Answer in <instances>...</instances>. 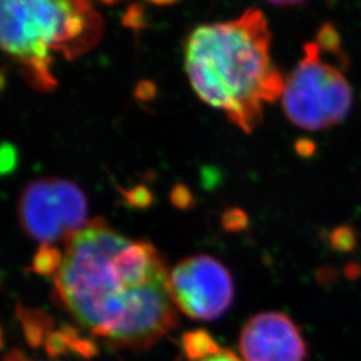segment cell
Wrapping results in <instances>:
<instances>
[{"label": "cell", "instance_id": "obj_1", "mask_svg": "<svg viewBox=\"0 0 361 361\" xmlns=\"http://www.w3.org/2000/svg\"><path fill=\"white\" fill-rule=\"evenodd\" d=\"M166 261L147 241H134L101 217L66 245L54 288L65 310L114 348L146 350L178 325Z\"/></svg>", "mask_w": 361, "mask_h": 361}, {"label": "cell", "instance_id": "obj_2", "mask_svg": "<svg viewBox=\"0 0 361 361\" xmlns=\"http://www.w3.org/2000/svg\"><path fill=\"white\" fill-rule=\"evenodd\" d=\"M185 70L197 97L246 134L259 126L265 104L283 97L286 80L271 58L268 19L257 8L197 27L186 40Z\"/></svg>", "mask_w": 361, "mask_h": 361}, {"label": "cell", "instance_id": "obj_3", "mask_svg": "<svg viewBox=\"0 0 361 361\" xmlns=\"http://www.w3.org/2000/svg\"><path fill=\"white\" fill-rule=\"evenodd\" d=\"M102 37V18L87 1H0V49L23 67L28 83L51 91L52 51L73 61Z\"/></svg>", "mask_w": 361, "mask_h": 361}, {"label": "cell", "instance_id": "obj_4", "mask_svg": "<svg viewBox=\"0 0 361 361\" xmlns=\"http://www.w3.org/2000/svg\"><path fill=\"white\" fill-rule=\"evenodd\" d=\"M286 118L298 128L319 131L343 122L352 109L348 79L322 61L316 42L304 46V56L285 80L281 97Z\"/></svg>", "mask_w": 361, "mask_h": 361}, {"label": "cell", "instance_id": "obj_5", "mask_svg": "<svg viewBox=\"0 0 361 361\" xmlns=\"http://www.w3.org/2000/svg\"><path fill=\"white\" fill-rule=\"evenodd\" d=\"M19 219L40 244L70 240L87 225V200L71 180L42 178L28 183L19 200Z\"/></svg>", "mask_w": 361, "mask_h": 361}, {"label": "cell", "instance_id": "obj_6", "mask_svg": "<svg viewBox=\"0 0 361 361\" xmlns=\"http://www.w3.org/2000/svg\"><path fill=\"white\" fill-rule=\"evenodd\" d=\"M169 293L176 308L188 317L212 322L232 305V274L209 255L183 258L169 274Z\"/></svg>", "mask_w": 361, "mask_h": 361}, {"label": "cell", "instance_id": "obj_7", "mask_svg": "<svg viewBox=\"0 0 361 361\" xmlns=\"http://www.w3.org/2000/svg\"><path fill=\"white\" fill-rule=\"evenodd\" d=\"M244 361H305L308 349L295 322L281 312L255 314L241 331Z\"/></svg>", "mask_w": 361, "mask_h": 361}, {"label": "cell", "instance_id": "obj_8", "mask_svg": "<svg viewBox=\"0 0 361 361\" xmlns=\"http://www.w3.org/2000/svg\"><path fill=\"white\" fill-rule=\"evenodd\" d=\"M16 316L23 328V335L31 348H39L52 332L51 317L43 310L16 307Z\"/></svg>", "mask_w": 361, "mask_h": 361}, {"label": "cell", "instance_id": "obj_9", "mask_svg": "<svg viewBox=\"0 0 361 361\" xmlns=\"http://www.w3.org/2000/svg\"><path fill=\"white\" fill-rule=\"evenodd\" d=\"M182 348L185 350L188 359L192 361L205 360L222 350L217 341L204 329H197L183 334Z\"/></svg>", "mask_w": 361, "mask_h": 361}, {"label": "cell", "instance_id": "obj_10", "mask_svg": "<svg viewBox=\"0 0 361 361\" xmlns=\"http://www.w3.org/2000/svg\"><path fill=\"white\" fill-rule=\"evenodd\" d=\"M65 256L62 252L51 244H42L35 256L32 258L31 271H35L39 276H56L63 264Z\"/></svg>", "mask_w": 361, "mask_h": 361}, {"label": "cell", "instance_id": "obj_11", "mask_svg": "<svg viewBox=\"0 0 361 361\" xmlns=\"http://www.w3.org/2000/svg\"><path fill=\"white\" fill-rule=\"evenodd\" d=\"M316 44L319 46L320 51L336 55L340 59L343 68L347 67L348 61H347L345 54L341 50L340 32L337 31V28L332 23H329V22L324 23L323 26L319 28L317 35H316Z\"/></svg>", "mask_w": 361, "mask_h": 361}, {"label": "cell", "instance_id": "obj_12", "mask_svg": "<svg viewBox=\"0 0 361 361\" xmlns=\"http://www.w3.org/2000/svg\"><path fill=\"white\" fill-rule=\"evenodd\" d=\"M329 245L338 253H350L357 246L356 231L349 225H340L329 233Z\"/></svg>", "mask_w": 361, "mask_h": 361}, {"label": "cell", "instance_id": "obj_13", "mask_svg": "<svg viewBox=\"0 0 361 361\" xmlns=\"http://www.w3.org/2000/svg\"><path fill=\"white\" fill-rule=\"evenodd\" d=\"M121 193L125 198V202L133 209L145 210V209L152 207L154 202V195L152 193V190L145 185H135L129 190L121 189Z\"/></svg>", "mask_w": 361, "mask_h": 361}, {"label": "cell", "instance_id": "obj_14", "mask_svg": "<svg viewBox=\"0 0 361 361\" xmlns=\"http://www.w3.org/2000/svg\"><path fill=\"white\" fill-rule=\"evenodd\" d=\"M221 225L226 232H244L249 228V216L240 207H231L222 213Z\"/></svg>", "mask_w": 361, "mask_h": 361}, {"label": "cell", "instance_id": "obj_15", "mask_svg": "<svg viewBox=\"0 0 361 361\" xmlns=\"http://www.w3.org/2000/svg\"><path fill=\"white\" fill-rule=\"evenodd\" d=\"M19 165V152L11 142L0 143V177L15 173Z\"/></svg>", "mask_w": 361, "mask_h": 361}, {"label": "cell", "instance_id": "obj_16", "mask_svg": "<svg viewBox=\"0 0 361 361\" xmlns=\"http://www.w3.org/2000/svg\"><path fill=\"white\" fill-rule=\"evenodd\" d=\"M170 202L180 210H189L195 205V197L189 186L176 183L170 192Z\"/></svg>", "mask_w": 361, "mask_h": 361}, {"label": "cell", "instance_id": "obj_17", "mask_svg": "<svg viewBox=\"0 0 361 361\" xmlns=\"http://www.w3.org/2000/svg\"><path fill=\"white\" fill-rule=\"evenodd\" d=\"M123 26L133 30H143L147 27V18L142 4H131L122 18Z\"/></svg>", "mask_w": 361, "mask_h": 361}, {"label": "cell", "instance_id": "obj_18", "mask_svg": "<svg viewBox=\"0 0 361 361\" xmlns=\"http://www.w3.org/2000/svg\"><path fill=\"white\" fill-rule=\"evenodd\" d=\"M44 348L51 357H58L70 349V341L61 331H55L46 338Z\"/></svg>", "mask_w": 361, "mask_h": 361}, {"label": "cell", "instance_id": "obj_19", "mask_svg": "<svg viewBox=\"0 0 361 361\" xmlns=\"http://www.w3.org/2000/svg\"><path fill=\"white\" fill-rule=\"evenodd\" d=\"M70 349L85 359L95 357L99 353L98 345L94 341H91L89 338H83V337H79L74 343H71Z\"/></svg>", "mask_w": 361, "mask_h": 361}, {"label": "cell", "instance_id": "obj_20", "mask_svg": "<svg viewBox=\"0 0 361 361\" xmlns=\"http://www.w3.org/2000/svg\"><path fill=\"white\" fill-rule=\"evenodd\" d=\"M157 92H158V89H157L154 82L143 79L137 83V86L134 89V97H135V99H138L141 102H150L155 99Z\"/></svg>", "mask_w": 361, "mask_h": 361}, {"label": "cell", "instance_id": "obj_21", "mask_svg": "<svg viewBox=\"0 0 361 361\" xmlns=\"http://www.w3.org/2000/svg\"><path fill=\"white\" fill-rule=\"evenodd\" d=\"M316 150H317V145L310 138H300L295 143V152L301 158H307V159L312 158L316 154Z\"/></svg>", "mask_w": 361, "mask_h": 361}, {"label": "cell", "instance_id": "obj_22", "mask_svg": "<svg viewBox=\"0 0 361 361\" xmlns=\"http://www.w3.org/2000/svg\"><path fill=\"white\" fill-rule=\"evenodd\" d=\"M201 361H241L235 355H233L231 350H226V349H222L219 353L212 356V357H207L205 360Z\"/></svg>", "mask_w": 361, "mask_h": 361}, {"label": "cell", "instance_id": "obj_23", "mask_svg": "<svg viewBox=\"0 0 361 361\" xmlns=\"http://www.w3.org/2000/svg\"><path fill=\"white\" fill-rule=\"evenodd\" d=\"M3 361H31L20 350H11L4 356Z\"/></svg>", "mask_w": 361, "mask_h": 361}, {"label": "cell", "instance_id": "obj_24", "mask_svg": "<svg viewBox=\"0 0 361 361\" xmlns=\"http://www.w3.org/2000/svg\"><path fill=\"white\" fill-rule=\"evenodd\" d=\"M271 4L279 6V7H295V6H301V1H271Z\"/></svg>", "mask_w": 361, "mask_h": 361}, {"label": "cell", "instance_id": "obj_25", "mask_svg": "<svg viewBox=\"0 0 361 361\" xmlns=\"http://www.w3.org/2000/svg\"><path fill=\"white\" fill-rule=\"evenodd\" d=\"M7 86V71L4 68H0V92Z\"/></svg>", "mask_w": 361, "mask_h": 361}, {"label": "cell", "instance_id": "obj_26", "mask_svg": "<svg viewBox=\"0 0 361 361\" xmlns=\"http://www.w3.org/2000/svg\"><path fill=\"white\" fill-rule=\"evenodd\" d=\"M152 4L155 6H161V7H165V6H171L173 1H152Z\"/></svg>", "mask_w": 361, "mask_h": 361}, {"label": "cell", "instance_id": "obj_27", "mask_svg": "<svg viewBox=\"0 0 361 361\" xmlns=\"http://www.w3.org/2000/svg\"><path fill=\"white\" fill-rule=\"evenodd\" d=\"M3 344H4V340H3V331L0 328V349L3 348Z\"/></svg>", "mask_w": 361, "mask_h": 361}]
</instances>
